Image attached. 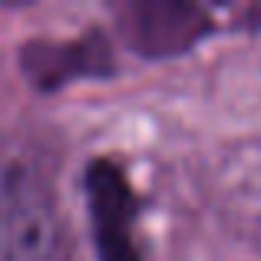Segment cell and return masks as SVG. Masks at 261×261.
<instances>
[{"label":"cell","mask_w":261,"mask_h":261,"mask_svg":"<svg viewBox=\"0 0 261 261\" xmlns=\"http://www.w3.org/2000/svg\"><path fill=\"white\" fill-rule=\"evenodd\" d=\"M89 228L99 261H142V248L136 238L139 198L119 162L93 159L83 175Z\"/></svg>","instance_id":"2"},{"label":"cell","mask_w":261,"mask_h":261,"mask_svg":"<svg viewBox=\"0 0 261 261\" xmlns=\"http://www.w3.org/2000/svg\"><path fill=\"white\" fill-rule=\"evenodd\" d=\"M0 261H73L53 166L33 146L0 152Z\"/></svg>","instance_id":"1"},{"label":"cell","mask_w":261,"mask_h":261,"mask_svg":"<svg viewBox=\"0 0 261 261\" xmlns=\"http://www.w3.org/2000/svg\"><path fill=\"white\" fill-rule=\"evenodd\" d=\"M20 70L37 89H60L80 76H109L116 70L113 46L99 30L76 40H33L20 50Z\"/></svg>","instance_id":"4"},{"label":"cell","mask_w":261,"mask_h":261,"mask_svg":"<svg viewBox=\"0 0 261 261\" xmlns=\"http://www.w3.org/2000/svg\"><path fill=\"white\" fill-rule=\"evenodd\" d=\"M119 33L142 57H178L215 30V17L195 4H133L116 7Z\"/></svg>","instance_id":"3"}]
</instances>
